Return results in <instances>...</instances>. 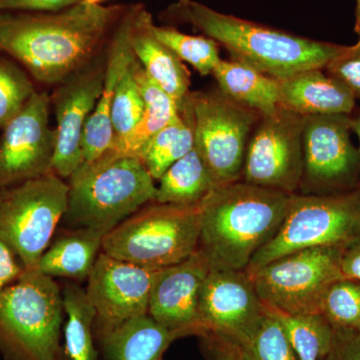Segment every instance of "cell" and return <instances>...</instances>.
Instances as JSON below:
<instances>
[{
  "label": "cell",
  "instance_id": "6da1fadb",
  "mask_svg": "<svg viewBox=\"0 0 360 360\" xmlns=\"http://www.w3.org/2000/svg\"><path fill=\"white\" fill-rule=\"evenodd\" d=\"M125 8L82 1L56 13L0 11V53L37 82L58 85L105 51Z\"/></svg>",
  "mask_w": 360,
  "mask_h": 360
},
{
  "label": "cell",
  "instance_id": "7a4b0ae2",
  "mask_svg": "<svg viewBox=\"0 0 360 360\" xmlns=\"http://www.w3.org/2000/svg\"><path fill=\"white\" fill-rule=\"evenodd\" d=\"M290 198L243 180L215 188L200 203L198 250L210 269L246 270L278 231Z\"/></svg>",
  "mask_w": 360,
  "mask_h": 360
},
{
  "label": "cell",
  "instance_id": "3957f363",
  "mask_svg": "<svg viewBox=\"0 0 360 360\" xmlns=\"http://www.w3.org/2000/svg\"><path fill=\"white\" fill-rule=\"evenodd\" d=\"M165 15L194 26L222 45L233 60L245 63L277 80L304 70H323L347 47L220 13L193 0L187 4L177 2L167 9Z\"/></svg>",
  "mask_w": 360,
  "mask_h": 360
},
{
  "label": "cell",
  "instance_id": "277c9868",
  "mask_svg": "<svg viewBox=\"0 0 360 360\" xmlns=\"http://www.w3.org/2000/svg\"><path fill=\"white\" fill-rule=\"evenodd\" d=\"M156 186L142 161L108 149L101 158L82 165L68 182L65 217L79 229L108 234L149 201Z\"/></svg>",
  "mask_w": 360,
  "mask_h": 360
},
{
  "label": "cell",
  "instance_id": "5b68a950",
  "mask_svg": "<svg viewBox=\"0 0 360 360\" xmlns=\"http://www.w3.org/2000/svg\"><path fill=\"white\" fill-rule=\"evenodd\" d=\"M63 295L39 267L0 293V352L6 360H59Z\"/></svg>",
  "mask_w": 360,
  "mask_h": 360
},
{
  "label": "cell",
  "instance_id": "8992f818",
  "mask_svg": "<svg viewBox=\"0 0 360 360\" xmlns=\"http://www.w3.org/2000/svg\"><path fill=\"white\" fill-rule=\"evenodd\" d=\"M200 205H148L130 215L103 238V252L142 267L162 269L198 250Z\"/></svg>",
  "mask_w": 360,
  "mask_h": 360
},
{
  "label": "cell",
  "instance_id": "52a82bcc",
  "mask_svg": "<svg viewBox=\"0 0 360 360\" xmlns=\"http://www.w3.org/2000/svg\"><path fill=\"white\" fill-rule=\"evenodd\" d=\"M360 238V187L338 194H291L290 205L274 238L251 260V274L290 253L322 248H345Z\"/></svg>",
  "mask_w": 360,
  "mask_h": 360
},
{
  "label": "cell",
  "instance_id": "ba28073f",
  "mask_svg": "<svg viewBox=\"0 0 360 360\" xmlns=\"http://www.w3.org/2000/svg\"><path fill=\"white\" fill-rule=\"evenodd\" d=\"M68 205V184L54 174L0 191V241L25 269H35Z\"/></svg>",
  "mask_w": 360,
  "mask_h": 360
},
{
  "label": "cell",
  "instance_id": "9c48e42d",
  "mask_svg": "<svg viewBox=\"0 0 360 360\" xmlns=\"http://www.w3.org/2000/svg\"><path fill=\"white\" fill-rule=\"evenodd\" d=\"M194 148L217 187L243 179L246 148L260 115L224 96L219 89L191 94Z\"/></svg>",
  "mask_w": 360,
  "mask_h": 360
},
{
  "label": "cell",
  "instance_id": "30bf717a",
  "mask_svg": "<svg viewBox=\"0 0 360 360\" xmlns=\"http://www.w3.org/2000/svg\"><path fill=\"white\" fill-rule=\"evenodd\" d=\"M343 248L322 246L290 253L251 274L267 309L288 314H319L331 284L343 278Z\"/></svg>",
  "mask_w": 360,
  "mask_h": 360
},
{
  "label": "cell",
  "instance_id": "8fae6325",
  "mask_svg": "<svg viewBox=\"0 0 360 360\" xmlns=\"http://www.w3.org/2000/svg\"><path fill=\"white\" fill-rule=\"evenodd\" d=\"M352 132V115L304 116L303 193H345L359 186L360 153Z\"/></svg>",
  "mask_w": 360,
  "mask_h": 360
},
{
  "label": "cell",
  "instance_id": "7c38bea8",
  "mask_svg": "<svg viewBox=\"0 0 360 360\" xmlns=\"http://www.w3.org/2000/svg\"><path fill=\"white\" fill-rule=\"evenodd\" d=\"M303 120L304 116L283 106L260 116L246 148L243 181L296 193L303 176Z\"/></svg>",
  "mask_w": 360,
  "mask_h": 360
},
{
  "label": "cell",
  "instance_id": "4fadbf2b",
  "mask_svg": "<svg viewBox=\"0 0 360 360\" xmlns=\"http://www.w3.org/2000/svg\"><path fill=\"white\" fill-rule=\"evenodd\" d=\"M51 104L46 92H35L23 110L2 129L0 191L52 172L56 129L49 125Z\"/></svg>",
  "mask_w": 360,
  "mask_h": 360
},
{
  "label": "cell",
  "instance_id": "5bb4252c",
  "mask_svg": "<svg viewBox=\"0 0 360 360\" xmlns=\"http://www.w3.org/2000/svg\"><path fill=\"white\" fill-rule=\"evenodd\" d=\"M160 270L122 262L104 252L98 255L85 290L96 311L97 335L148 314L151 291Z\"/></svg>",
  "mask_w": 360,
  "mask_h": 360
},
{
  "label": "cell",
  "instance_id": "9a60e30c",
  "mask_svg": "<svg viewBox=\"0 0 360 360\" xmlns=\"http://www.w3.org/2000/svg\"><path fill=\"white\" fill-rule=\"evenodd\" d=\"M106 49L96 60L56 85L51 96L56 116V150L51 170L70 179L84 162L82 134L103 92Z\"/></svg>",
  "mask_w": 360,
  "mask_h": 360
},
{
  "label": "cell",
  "instance_id": "2e32d148",
  "mask_svg": "<svg viewBox=\"0 0 360 360\" xmlns=\"http://www.w3.org/2000/svg\"><path fill=\"white\" fill-rule=\"evenodd\" d=\"M264 310L252 277L246 270L210 269L198 302L202 335L212 333L238 340Z\"/></svg>",
  "mask_w": 360,
  "mask_h": 360
},
{
  "label": "cell",
  "instance_id": "e0dca14e",
  "mask_svg": "<svg viewBox=\"0 0 360 360\" xmlns=\"http://www.w3.org/2000/svg\"><path fill=\"white\" fill-rule=\"evenodd\" d=\"M210 270L198 250L184 262L160 269L151 291L149 316L177 338L202 335L198 302Z\"/></svg>",
  "mask_w": 360,
  "mask_h": 360
},
{
  "label": "cell",
  "instance_id": "ac0fdd59",
  "mask_svg": "<svg viewBox=\"0 0 360 360\" xmlns=\"http://www.w3.org/2000/svg\"><path fill=\"white\" fill-rule=\"evenodd\" d=\"M134 9L135 6H127L116 23L106 46L105 77L103 92L96 108L87 120L82 134L84 162L97 160L112 146L115 135L110 118L111 103L117 84L129 71L134 59L129 41Z\"/></svg>",
  "mask_w": 360,
  "mask_h": 360
},
{
  "label": "cell",
  "instance_id": "d6986e66",
  "mask_svg": "<svg viewBox=\"0 0 360 360\" xmlns=\"http://www.w3.org/2000/svg\"><path fill=\"white\" fill-rule=\"evenodd\" d=\"M153 16L141 4L134 9L130 46L149 77L181 105L191 94V75L181 59L151 32Z\"/></svg>",
  "mask_w": 360,
  "mask_h": 360
},
{
  "label": "cell",
  "instance_id": "ffe728a7",
  "mask_svg": "<svg viewBox=\"0 0 360 360\" xmlns=\"http://www.w3.org/2000/svg\"><path fill=\"white\" fill-rule=\"evenodd\" d=\"M279 104L302 116L352 115L356 99L340 80L321 68L278 80Z\"/></svg>",
  "mask_w": 360,
  "mask_h": 360
},
{
  "label": "cell",
  "instance_id": "44dd1931",
  "mask_svg": "<svg viewBox=\"0 0 360 360\" xmlns=\"http://www.w3.org/2000/svg\"><path fill=\"white\" fill-rule=\"evenodd\" d=\"M105 360H161L177 340L148 314L98 335Z\"/></svg>",
  "mask_w": 360,
  "mask_h": 360
},
{
  "label": "cell",
  "instance_id": "7402d4cb",
  "mask_svg": "<svg viewBox=\"0 0 360 360\" xmlns=\"http://www.w3.org/2000/svg\"><path fill=\"white\" fill-rule=\"evenodd\" d=\"M224 96L262 116L278 110V80L238 60H221L212 73Z\"/></svg>",
  "mask_w": 360,
  "mask_h": 360
},
{
  "label": "cell",
  "instance_id": "603a6c76",
  "mask_svg": "<svg viewBox=\"0 0 360 360\" xmlns=\"http://www.w3.org/2000/svg\"><path fill=\"white\" fill-rule=\"evenodd\" d=\"M130 70L143 99L144 112L131 134L110 149L118 155L139 158L149 141L174 120L179 112V106L174 99L149 77L135 56Z\"/></svg>",
  "mask_w": 360,
  "mask_h": 360
},
{
  "label": "cell",
  "instance_id": "cb8c5ba5",
  "mask_svg": "<svg viewBox=\"0 0 360 360\" xmlns=\"http://www.w3.org/2000/svg\"><path fill=\"white\" fill-rule=\"evenodd\" d=\"M105 236L103 231L90 229H79L65 234L45 250L37 267L51 277L87 278Z\"/></svg>",
  "mask_w": 360,
  "mask_h": 360
},
{
  "label": "cell",
  "instance_id": "d4e9b609",
  "mask_svg": "<svg viewBox=\"0 0 360 360\" xmlns=\"http://www.w3.org/2000/svg\"><path fill=\"white\" fill-rule=\"evenodd\" d=\"M193 148L194 118L189 94L174 120L149 141L139 158L153 179L158 180L168 168Z\"/></svg>",
  "mask_w": 360,
  "mask_h": 360
},
{
  "label": "cell",
  "instance_id": "484cf974",
  "mask_svg": "<svg viewBox=\"0 0 360 360\" xmlns=\"http://www.w3.org/2000/svg\"><path fill=\"white\" fill-rule=\"evenodd\" d=\"M158 180L155 201L162 205H200L217 188L195 148L174 162Z\"/></svg>",
  "mask_w": 360,
  "mask_h": 360
},
{
  "label": "cell",
  "instance_id": "4316f807",
  "mask_svg": "<svg viewBox=\"0 0 360 360\" xmlns=\"http://www.w3.org/2000/svg\"><path fill=\"white\" fill-rule=\"evenodd\" d=\"M65 326V355L66 360H97L94 345L96 311L86 291L77 284H68L63 293Z\"/></svg>",
  "mask_w": 360,
  "mask_h": 360
},
{
  "label": "cell",
  "instance_id": "83f0119b",
  "mask_svg": "<svg viewBox=\"0 0 360 360\" xmlns=\"http://www.w3.org/2000/svg\"><path fill=\"white\" fill-rule=\"evenodd\" d=\"M270 310L283 326L298 359L321 360L328 354L335 328L321 314H288Z\"/></svg>",
  "mask_w": 360,
  "mask_h": 360
},
{
  "label": "cell",
  "instance_id": "f1b7e54d",
  "mask_svg": "<svg viewBox=\"0 0 360 360\" xmlns=\"http://www.w3.org/2000/svg\"><path fill=\"white\" fill-rule=\"evenodd\" d=\"M233 341L248 360H300L281 322L267 307L252 328Z\"/></svg>",
  "mask_w": 360,
  "mask_h": 360
},
{
  "label": "cell",
  "instance_id": "f546056e",
  "mask_svg": "<svg viewBox=\"0 0 360 360\" xmlns=\"http://www.w3.org/2000/svg\"><path fill=\"white\" fill-rule=\"evenodd\" d=\"M151 32L162 44L169 47L182 61L189 63L200 75H212L221 60L219 44L208 37H195L180 32L170 26L151 23Z\"/></svg>",
  "mask_w": 360,
  "mask_h": 360
},
{
  "label": "cell",
  "instance_id": "4dcf8cb0",
  "mask_svg": "<svg viewBox=\"0 0 360 360\" xmlns=\"http://www.w3.org/2000/svg\"><path fill=\"white\" fill-rule=\"evenodd\" d=\"M319 314L335 329L360 331V281L341 278L322 298Z\"/></svg>",
  "mask_w": 360,
  "mask_h": 360
},
{
  "label": "cell",
  "instance_id": "1f68e13d",
  "mask_svg": "<svg viewBox=\"0 0 360 360\" xmlns=\"http://www.w3.org/2000/svg\"><path fill=\"white\" fill-rule=\"evenodd\" d=\"M143 112V99L129 68L117 84L111 103L110 118L115 135L112 146L131 134L141 122Z\"/></svg>",
  "mask_w": 360,
  "mask_h": 360
},
{
  "label": "cell",
  "instance_id": "d6a6232c",
  "mask_svg": "<svg viewBox=\"0 0 360 360\" xmlns=\"http://www.w3.org/2000/svg\"><path fill=\"white\" fill-rule=\"evenodd\" d=\"M35 92L27 73L0 56V130L23 110Z\"/></svg>",
  "mask_w": 360,
  "mask_h": 360
},
{
  "label": "cell",
  "instance_id": "836d02e7",
  "mask_svg": "<svg viewBox=\"0 0 360 360\" xmlns=\"http://www.w3.org/2000/svg\"><path fill=\"white\" fill-rule=\"evenodd\" d=\"M326 68L328 75L340 80L355 99H360V37L356 44L347 46Z\"/></svg>",
  "mask_w": 360,
  "mask_h": 360
},
{
  "label": "cell",
  "instance_id": "e575fe53",
  "mask_svg": "<svg viewBox=\"0 0 360 360\" xmlns=\"http://www.w3.org/2000/svg\"><path fill=\"white\" fill-rule=\"evenodd\" d=\"M201 347L207 360H248L236 341L217 333L200 336Z\"/></svg>",
  "mask_w": 360,
  "mask_h": 360
},
{
  "label": "cell",
  "instance_id": "d590c367",
  "mask_svg": "<svg viewBox=\"0 0 360 360\" xmlns=\"http://www.w3.org/2000/svg\"><path fill=\"white\" fill-rule=\"evenodd\" d=\"M321 360H360V331L335 329L330 349Z\"/></svg>",
  "mask_w": 360,
  "mask_h": 360
},
{
  "label": "cell",
  "instance_id": "8d00e7d4",
  "mask_svg": "<svg viewBox=\"0 0 360 360\" xmlns=\"http://www.w3.org/2000/svg\"><path fill=\"white\" fill-rule=\"evenodd\" d=\"M84 0H0V11H26L56 13Z\"/></svg>",
  "mask_w": 360,
  "mask_h": 360
},
{
  "label": "cell",
  "instance_id": "74e56055",
  "mask_svg": "<svg viewBox=\"0 0 360 360\" xmlns=\"http://www.w3.org/2000/svg\"><path fill=\"white\" fill-rule=\"evenodd\" d=\"M22 265L13 251L0 241V293L22 274Z\"/></svg>",
  "mask_w": 360,
  "mask_h": 360
},
{
  "label": "cell",
  "instance_id": "f35d334b",
  "mask_svg": "<svg viewBox=\"0 0 360 360\" xmlns=\"http://www.w3.org/2000/svg\"><path fill=\"white\" fill-rule=\"evenodd\" d=\"M340 270L343 278L360 281V238L343 250Z\"/></svg>",
  "mask_w": 360,
  "mask_h": 360
},
{
  "label": "cell",
  "instance_id": "ab89813d",
  "mask_svg": "<svg viewBox=\"0 0 360 360\" xmlns=\"http://www.w3.org/2000/svg\"><path fill=\"white\" fill-rule=\"evenodd\" d=\"M352 130L356 134L359 141V153H360V111L355 116H352ZM360 187V184L359 186Z\"/></svg>",
  "mask_w": 360,
  "mask_h": 360
},
{
  "label": "cell",
  "instance_id": "60d3db41",
  "mask_svg": "<svg viewBox=\"0 0 360 360\" xmlns=\"http://www.w3.org/2000/svg\"><path fill=\"white\" fill-rule=\"evenodd\" d=\"M355 32L360 37V0H356V8H355Z\"/></svg>",
  "mask_w": 360,
  "mask_h": 360
},
{
  "label": "cell",
  "instance_id": "b9f144b4",
  "mask_svg": "<svg viewBox=\"0 0 360 360\" xmlns=\"http://www.w3.org/2000/svg\"><path fill=\"white\" fill-rule=\"evenodd\" d=\"M84 1L89 2L92 4H101V2L105 1V0H84Z\"/></svg>",
  "mask_w": 360,
  "mask_h": 360
},
{
  "label": "cell",
  "instance_id": "7bdbcfd3",
  "mask_svg": "<svg viewBox=\"0 0 360 360\" xmlns=\"http://www.w3.org/2000/svg\"><path fill=\"white\" fill-rule=\"evenodd\" d=\"M191 1V0H179V4H187V2Z\"/></svg>",
  "mask_w": 360,
  "mask_h": 360
}]
</instances>
